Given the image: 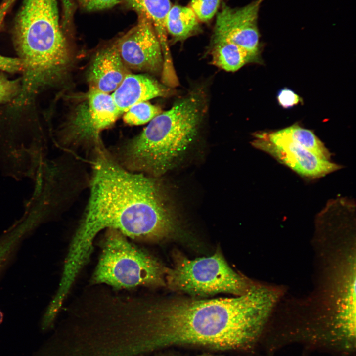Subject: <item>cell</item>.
Returning <instances> with one entry per match:
<instances>
[{
  "instance_id": "1",
  "label": "cell",
  "mask_w": 356,
  "mask_h": 356,
  "mask_svg": "<svg viewBox=\"0 0 356 356\" xmlns=\"http://www.w3.org/2000/svg\"><path fill=\"white\" fill-rule=\"evenodd\" d=\"M279 298L276 288L256 284L246 294L231 298L137 297L134 324L146 352L172 347L246 352L260 338Z\"/></svg>"
},
{
  "instance_id": "2",
  "label": "cell",
  "mask_w": 356,
  "mask_h": 356,
  "mask_svg": "<svg viewBox=\"0 0 356 356\" xmlns=\"http://www.w3.org/2000/svg\"><path fill=\"white\" fill-rule=\"evenodd\" d=\"M94 153L88 204L64 264L65 270L74 275L88 261L93 239L103 229L150 242L173 237L178 229L155 177L127 170L104 147Z\"/></svg>"
},
{
  "instance_id": "3",
  "label": "cell",
  "mask_w": 356,
  "mask_h": 356,
  "mask_svg": "<svg viewBox=\"0 0 356 356\" xmlns=\"http://www.w3.org/2000/svg\"><path fill=\"white\" fill-rule=\"evenodd\" d=\"M205 95L196 90L150 122L112 156L132 172L159 177L169 171L197 135L206 112Z\"/></svg>"
},
{
  "instance_id": "4",
  "label": "cell",
  "mask_w": 356,
  "mask_h": 356,
  "mask_svg": "<svg viewBox=\"0 0 356 356\" xmlns=\"http://www.w3.org/2000/svg\"><path fill=\"white\" fill-rule=\"evenodd\" d=\"M167 268L130 243L119 231L108 229L91 281L118 289L164 286Z\"/></svg>"
},
{
  "instance_id": "5",
  "label": "cell",
  "mask_w": 356,
  "mask_h": 356,
  "mask_svg": "<svg viewBox=\"0 0 356 356\" xmlns=\"http://www.w3.org/2000/svg\"><path fill=\"white\" fill-rule=\"evenodd\" d=\"M13 31L19 55L30 62L52 61L67 49L59 25L56 0H23Z\"/></svg>"
},
{
  "instance_id": "6",
  "label": "cell",
  "mask_w": 356,
  "mask_h": 356,
  "mask_svg": "<svg viewBox=\"0 0 356 356\" xmlns=\"http://www.w3.org/2000/svg\"><path fill=\"white\" fill-rule=\"evenodd\" d=\"M174 261L173 267L167 268L166 283L175 290L198 296L219 293L241 296L254 284L235 272L219 250L194 260L177 253Z\"/></svg>"
},
{
  "instance_id": "7",
  "label": "cell",
  "mask_w": 356,
  "mask_h": 356,
  "mask_svg": "<svg viewBox=\"0 0 356 356\" xmlns=\"http://www.w3.org/2000/svg\"><path fill=\"white\" fill-rule=\"evenodd\" d=\"M121 114L111 95L89 88L65 128L64 147L92 148L94 151L102 147L100 133Z\"/></svg>"
},
{
  "instance_id": "8",
  "label": "cell",
  "mask_w": 356,
  "mask_h": 356,
  "mask_svg": "<svg viewBox=\"0 0 356 356\" xmlns=\"http://www.w3.org/2000/svg\"><path fill=\"white\" fill-rule=\"evenodd\" d=\"M253 145L287 166L298 174L317 178L341 168L330 160L322 159L293 142L279 131L255 134Z\"/></svg>"
},
{
  "instance_id": "9",
  "label": "cell",
  "mask_w": 356,
  "mask_h": 356,
  "mask_svg": "<svg viewBox=\"0 0 356 356\" xmlns=\"http://www.w3.org/2000/svg\"><path fill=\"white\" fill-rule=\"evenodd\" d=\"M128 68L156 73L162 70L164 59L155 30L145 17L138 15L137 24L115 43Z\"/></svg>"
},
{
  "instance_id": "10",
  "label": "cell",
  "mask_w": 356,
  "mask_h": 356,
  "mask_svg": "<svg viewBox=\"0 0 356 356\" xmlns=\"http://www.w3.org/2000/svg\"><path fill=\"white\" fill-rule=\"evenodd\" d=\"M264 0H257L241 8L223 5L218 13L214 38L234 43L245 50L256 61L259 52L258 13Z\"/></svg>"
},
{
  "instance_id": "11",
  "label": "cell",
  "mask_w": 356,
  "mask_h": 356,
  "mask_svg": "<svg viewBox=\"0 0 356 356\" xmlns=\"http://www.w3.org/2000/svg\"><path fill=\"white\" fill-rule=\"evenodd\" d=\"M129 73L114 44L96 54L88 72V81L89 88L109 93L118 88Z\"/></svg>"
},
{
  "instance_id": "12",
  "label": "cell",
  "mask_w": 356,
  "mask_h": 356,
  "mask_svg": "<svg viewBox=\"0 0 356 356\" xmlns=\"http://www.w3.org/2000/svg\"><path fill=\"white\" fill-rule=\"evenodd\" d=\"M169 90L153 79L129 73L111 95L122 114L135 104L166 95Z\"/></svg>"
},
{
  "instance_id": "13",
  "label": "cell",
  "mask_w": 356,
  "mask_h": 356,
  "mask_svg": "<svg viewBox=\"0 0 356 356\" xmlns=\"http://www.w3.org/2000/svg\"><path fill=\"white\" fill-rule=\"evenodd\" d=\"M127 4L138 15H143L151 23L160 42L164 59V66L171 68V59L167 43L166 19L171 7L169 0H126Z\"/></svg>"
},
{
  "instance_id": "14",
  "label": "cell",
  "mask_w": 356,
  "mask_h": 356,
  "mask_svg": "<svg viewBox=\"0 0 356 356\" xmlns=\"http://www.w3.org/2000/svg\"><path fill=\"white\" fill-rule=\"evenodd\" d=\"M211 47L212 63L226 71H236L246 63L254 61L243 48L222 39L213 37Z\"/></svg>"
},
{
  "instance_id": "15",
  "label": "cell",
  "mask_w": 356,
  "mask_h": 356,
  "mask_svg": "<svg viewBox=\"0 0 356 356\" xmlns=\"http://www.w3.org/2000/svg\"><path fill=\"white\" fill-rule=\"evenodd\" d=\"M198 19L190 7L175 5L171 7L166 19V28L177 41L191 35L198 28Z\"/></svg>"
},
{
  "instance_id": "16",
  "label": "cell",
  "mask_w": 356,
  "mask_h": 356,
  "mask_svg": "<svg viewBox=\"0 0 356 356\" xmlns=\"http://www.w3.org/2000/svg\"><path fill=\"white\" fill-rule=\"evenodd\" d=\"M278 131L293 142L319 157L330 160V152L312 131L302 128L297 124Z\"/></svg>"
},
{
  "instance_id": "17",
  "label": "cell",
  "mask_w": 356,
  "mask_h": 356,
  "mask_svg": "<svg viewBox=\"0 0 356 356\" xmlns=\"http://www.w3.org/2000/svg\"><path fill=\"white\" fill-rule=\"evenodd\" d=\"M161 112L159 107L146 101L141 102L134 104L125 112L123 120L130 125H139L149 122Z\"/></svg>"
},
{
  "instance_id": "18",
  "label": "cell",
  "mask_w": 356,
  "mask_h": 356,
  "mask_svg": "<svg viewBox=\"0 0 356 356\" xmlns=\"http://www.w3.org/2000/svg\"><path fill=\"white\" fill-rule=\"evenodd\" d=\"M16 0H2L0 3V29L8 11ZM0 69L14 73L22 71V64L19 58L3 56L0 54Z\"/></svg>"
},
{
  "instance_id": "19",
  "label": "cell",
  "mask_w": 356,
  "mask_h": 356,
  "mask_svg": "<svg viewBox=\"0 0 356 356\" xmlns=\"http://www.w3.org/2000/svg\"><path fill=\"white\" fill-rule=\"evenodd\" d=\"M222 0H191L190 8L199 21L207 22L216 13Z\"/></svg>"
},
{
  "instance_id": "20",
  "label": "cell",
  "mask_w": 356,
  "mask_h": 356,
  "mask_svg": "<svg viewBox=\"0 0 356 356\" xmlns=\"http://www.w3.org/2000/svg\"><path fill=\"white\" fill-rule=\"evenodd\" d=\"M20 88L18 80H10L0 74V104L17 96Z\"/></svg>"
},
{
  "instance_id": "21",
  "label": "cell",
  "mask_w": 356,
  "mask_h": 356,
  "mask_svg": "<svg viewBox=\"0 0 356 356\" xmlns=\"http://www.w3.org/2000/svg\"><path fill=\"white\" fill-rule=\"evenodd\" d=\"M279 104L284 108H289L301 102L300 97L294 91L288 89H281L277 95Z\"/></svg>"
},
{
  "instance_id": "22",
  "label": "cell",
  "mask_w": 356,
  "mask_h": 356,
  "mask_svg": "<svg viewBox=\"0 0 356 356\" xmlns=\"http://www.w3.org/2000/svg\"><path fill=\"white\" fill-rule=\"evenodd\" d=\"M81 6L88 11H96L111 8L120 2L119 0H78Z\"/></svg>"
},
{
  "instance_id": "23",
  "label": "cell",
  "mask_w": 356,
  "mask_h": 356,
  "mask_svg": "<svg viewBox=\"0 0 356 356\" xmlns=\"http://www.w3.org/2000/svg\"><path fill=\"white\" fill-rule=\"evenodd\" d=\"M154 356H181L177 354H174V353H167V354H158L157 355H155Z\"/></svg>"
},
{
  "instance_id": "24",
  "label": "cell",
  "mask_w": 356,
  "mask_h": 356,
  "mask_svg": "<svg viewBox=\"0 0 356 356\" xmlns=\"http://www.w3.org/2000/svg\"><path fill=\"white\" fill-rule=\"evenodd\" d=\"M197 356H223L222 355H216L209 353H205L200 355H198Z\"/></svg>"
}]
</instances>
